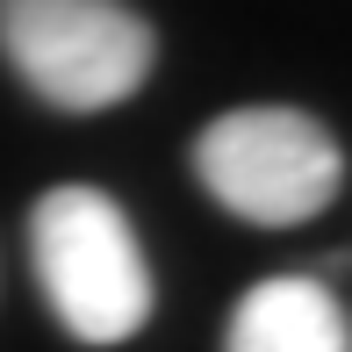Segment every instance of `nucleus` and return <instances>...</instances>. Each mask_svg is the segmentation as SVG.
Returning <instances> with one entry per match:
<instances>
[{"label": "nucleus", "instance_id": "3", "mask_svg": "<svg viewBox=\"0 0 352 352\" xmlns=\"http://www.w3.org/2000/svg\"><path fill=\"white\" fill-rule=\"evenodd\" d=\"M187 158H195L201 195L259 230L316 223L345 195V144L309 108H280V101H252L201 122Z\"/></svg>", "mask_w": 352, "mask_h": 352}, {"label": "nucleus", "instance_id": "4", "mask_svg": "<svg viewBox=\"0 0 352 352\" xmlns=\"http://www.w3.org/2000/svg\"><path fill=\"white\" fill-rule=\"evenodd\" d=\"M223 352H352L345 295L316 274H266L237 295Z\"/></svg>", "mask_w": 352, "mask_h": 352}, {"label": "nucleus", "instance_id": "2", "mask_svg": "<svg viewBox=\"0 0 352 352\" xmlns=\"http://www.w3.org/2000/svg\"><path fill=\"white\" fill-rule=\"evenodd\" d=\"M0 65L58 116H101L151 87L158 29L130 0H0Z\"/></svg>", "mask_w": 352, "mask_h": 352}, {"label": "nucleus", "instance_id": "1", "mask_svg": "<svg viewBox=\"0 0 352 352\" xmlns=\"http://www.w3.org/2000/svg\"><path fill=\"white\" fill-rule=\"evenodd\" d=\"M29 274L79 345H130L158 309V274L130 209L87 180L43 187L29 201Z\"/></svg>", "mask_w": 352, "mask_h": 352}]
</instances>
